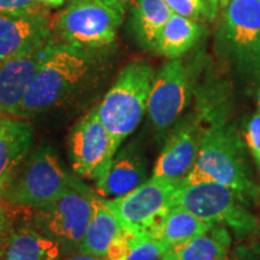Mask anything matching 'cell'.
<instances>
[{"mask_svg":"<svg viewBox=\"0 0 260 260\" xmlns=\"http://www.w3.org/2000/svg\"><path fill=\"white\" fill-rule=\"evenodd\" d=\"M98 50L54 41L16 118H30L75 99L95 75L100 59Z\"/></svg>","mask_w":260,"mask_h":260,"instance_id":"6da1fadb","label":"cell"},{"mask_svg":"<svg viewBox=\"0 0 260 260\" xmlns=\"http://www.w3.org/2000/svg\"><path fill=\"white\" fill-rule=\"evenodd\" d=\"M184 184L214 182L236 191L247 205L256 203L260 188L252 176L245 146L235 129L217 119L204 128L195 162Z\"/></svg>","mask_w":260,"mask_h":260,"instance_id":"7a4b0ae2","label":"cell"},{"mask_svg":"<svg viewBox=\"0 0 260 260\" xmlns=\"http://www.w3.org/2000/svg\"><path fill=\"white\" fill-rule=\"evenodd\" d=\"M154 70L144 60L126 64L96 107L98 116L115 142H122L138 128L147 112L148 95L154 79Z\"/></svg>","mask_w":260,"mask_h":260,"instance_id":"3957f363","label":"cell"},{"mask_svg":"<svg viewBox=\"0 0 260 260\" xmlns=\"http://www.w3.org/2000/svg\"><path fill=\"white\" fill-rule=\"evenodd\" d=\"M175 206L188 210L211 226H225L242 239L260 232V222L249 211V205L236 191L214 182H181Z\"/></svg>","mask_w":260,"mask_h":260,"instance_id":"277c9868","label":"cell"},{"mask_svg":"<svg viewBox=\"0 0 260 260\" xmlns=\"http://www.w3.org/2000/svg\"><path fill=\"white\" fill-rule=\"evenodd\" d=\"M93 193L73 177L59 197L32 210V226L56 241L63 255L79 252L92 214Z\"/></svg>","mask_w":260,"mask_h":260,"instance_id":"5b68a950","label":"cell"},{"mask_svg":"<svg viewBox=\"0 0 260 260\" xmlns=\"http://www.w3.org/2000/svg\"><path fill=\"white\" fill-rule=\"evenodd\" d=\"M71 180L57 152L50 146H41L29 155L19 172L16 171L0 195L14 206L34 210L59 197Z\"/></svg>","mask_w":260,"mask_h":260,"instance_id":"8992f818","label":"cell"},{"mask_svg":"<svg viewBox=\"0 0 260 260\" xmlns=\"http://www.w3.org/2000/svg\"><path fill=\"white\" fill-rule=\"evenodd\" d=\"M123 15L124 6L117 0H69L57 31L65 44L103 48L115 41Z\"/></svg>","mask_w":260,"mask_h":260,"instance_id":"52a82bcc","label":"cell"},{"mask_svg":"<svg viewBox=\"0 0 260 260\" xmlns=\"http://www.w3.org/2000/svg\"><path fill=\"white\" fill-rule=\"evenodd\" d=\"M218 46L239 67L260 71V0H230L224 8L218 30Z\"/></svg>","mask_w":260,"mask_h":260,"instance_id":"ba28073f","label":"cell"},{"mask_svg":"<svg viewBox=\"0 0 260 260\" xmlns=\"http://www.w3.org/2000/svg\"><path fill=\"white\" fill-rule=\"evenodd\" d=\"M181 181L152 176L130 193L105 199L126 230L140 234L151 230L175 206Z\"/></svg>","mask_w":260,"mask_h":260,"instance_id":"9c48e42d","label":"cell"},{"mask_svg":"<svg viewBox=\"0 0 260 260\" xmlns=\"http://www.w3.org/2000/svg\"><path fill=\"white\" fill-rule=\"evenodd\" d=\"M118 151L100 121L96 109L84 115L69 135V153L75 174L89 178L95 184L102 180Z\"/></svg>","mask_w":260,"mask_h":260,"instance_id":"30bf717a","label":"cell"},{"mask_svg":"<svg viewBox=\"0 0 260 260\" xmlns=\"http://www.w3.org/2000/svg\"><path fill=\"white\" fill-rule=\"evenodd\" d=\"M190 83L180 59H171L154 75L147 102V113L153 128L165 133L180 118L189 102Z\"/></svg>","mask_w":260,"mask_h":260,"instance_id":"8fae6325","label":"cell"},{"mask_svg":"<svg viewBox=\"0 0 260 260\" xmlns=\"http://www.w3.org/2000/svg\"><path fill=\"white\" fill-rule=\"evenodd\" d=\"M51 39L50 22L44 11L0 14V64L30 53Z\"/></svg>","mask_w":260,"mask_h":260,"instance_id":"7c38bea8","label":"cell"},{"mask_svg":"<svg viewBox=\"0 0 260 260\" xmlns=\"http://www.w3.org/2000/svg\"><path fill=\"white\" fill-rule=\"evenodd\" d=\"M51 39L45 46L0 64V115L15 117L39 69L53 46Z\"/></svg>","mask_w":260,"mask_h":260,"instance_id":"4fadbf2b","label":"cell"},{"mask_svg":"<svg viewBox=\"0 0 260 260\" xmlns=\"http://www.w3.org/2000/svg\"><path fill=\"white\" fill-rule=\"evenodd\" d=\"M204 133V125L198 118H187L174 130L159 154L153 169V176L182 181L189 174Z\"/></svg>","mask_w":260,"mask_h":260,"instance_id":"5bb4252c","label":"cell"},{"mask_svg":"<svg viewBox=\"0 0 260 260\" xmlns=\"http://www.w3.org/2000/svg\"><path fill=\"white\" fill-rule=\"evenodd\" d=\"M147 181V167L141 153L130 145L117 151L102 180L95 184L103 197L119 198Z\"/></svg>","mask_w":260,"mask_h":260,"instance_id":"9a60e30c","label":"cell"},{"mask_svg":"<svg viewBox=\"0 0 260 260\" xmlns=\"http://www.w3.org/2000/svg\"><path fill=\"white\" fill-rule=\"evenodd\" d=\"M32 140L34 132L30 123L22 118H3L0 125V190L24 161Z\"/></svg>","mask_w":260,"mask_h":260,"instance_id":"2e32d148","label":"cell"},{"mask_svg":"<svg viewBox=\"0 0 260 260\" xmlns=\"http://www.w3.org/2000/svg\"><path fill=\"white\" fill-rule=\"evenodd\" d=\"M102 195L93 193L92 214L79 253L106 256L113 242L125 232Z\"/></svg>","mask_w":260,"mask_h":260,"instance_id":"e0dca14e","label":"cell"},{"mask_svg":"<svg viewBox=\"0 0 260 260\" xmlns=\"http://www.w3.org/2000/svg\"><path fill=\"white\" fill-rule=\"evenodd\" d=\"M60 246L31 225L12 229L0 247V260H60Z\"/></svg>","mask_w":260,"mask_h":260,"instance_id":"ac0fdd59","label":"cell"},{"mask_svg":"<svg viewBox=\"0 0 260 260\" xmlns=\"http://www.w3.org/2000/svg\"><path fill=\"white\" fill-rule=\"evenodd\" d=\"M232 241L225 226L214 225L201 235L169 247L161 260H219L230 252Z\"/></svg>","mask_w":260,"mask_h":260,"instance_id":"d6986e66","label":"cell"},{"mask_svg":"<svg viewBox=\"0 0 260 260\" xmlns=\"http://www.w3.org/2000/svg\"><path fill=\"white\" fill-rule=\"evenodd\" d=\"M203 29L199 22L172 14L159 31L153 50L170 59H178L197 44Z\"/></svg>","mask_w":260,"mask_h":260,"instance_id":"ffe728a7","label":"cell"},{"mask_svg":"<svg viewBox=\"0 0 260 260\" xmlns=\"http://www.w3.org/2000/svg\"><path fill=\"white\" fill-rule=\"evenodd\" d=\"M211 228L212 226L210 224L198 218L188 210L174 206L162 217L160 222L147 233L171 247L187 241L191 237L201 235Z\"/></svg>","mask_w":260,"mask_h":260,"instance_id":"44dd1931","label":"cell"},{"mask_svg":"<svg viewBox=\"0 0 260 260\" xmlns=\"http://www.w3.org/2000/svg\"><path fill=\"white\" fill-rule=\"evenodd\" d=\"M171 15L165 0H136L132 22L140 44L153 50L159 31Z\"/></svg>","mask_w":260,"mask_h":260,"instance_id":"7402d4cb","label":"cell"},{"mask_svg":"<svg viewBox=\"0 0 260 260\" xmlns=\"http://www.w3.org/2000/svg\"><path fill=\"white\" fill-rule=\"evenodd\" d=\"M172 14L195 22L212 21L218 10V0H165Z\"/></svg>","mask_w":260,"mask_h":260,"instance_id":"603a6c76","label":"cell"},{"mask_svg":"<svg viewBox=\"0 0 260 260\" xmlns=\"http://www.w3.org/2000/svg\"><path fill=\"white\" fill-rule=\"evenodd\" d=\"M168 248L167 243L149 233H140L133 237L129 251L122 260H161Z\"/></svg>","mask_w":260,"mask_h":260,"instance_id":"cb8c5ba5","label":"cell"},{"mask_svg":"<svg viewBox=\"0 0 260 260\" xmlns=\"http://www.w3.org/2000/svg\"><path fill=\"white\" fill-rule=\"evenodd\" d=\"M245 140L247 148L260 175V111L255 112L247 123Z\"/></svg>","mask_w":260,"mask_h":260,"instance_id":"d4e9b609","label":"cell"},{"mask_svg":"<svg viewBox=\"0 0 260 260\" xmlns=\"http://www.w3.org/2000/svg\"><path fill=\"white\" fill-rule=\"evenodd\" d=\"M42 4L39 0H0V14L40 12Z\"/></svg>","mask_w":260,"mask_h":260,"instance_id":"484cf974","label":"cell"},{"mask_svg":"<svg viewBox=\"0 0 260 260\" xmlns=\"http://www.w3.org/2000/svg\"><path fill=\"white\" fill-rule=\"evenodd\" d=\"M12 229H14V225L11 224L9 214L5 211V207L0 204V247L8 240Z\"/></svg>","mask_w":260,"mask_h":260,"instance_id":"4316f807","label":"cell"},{"mask_svg":"<svg viewBox=\"0 0 260 260\" xmlns=\"http://www.w3.org/2000/svg\"><path fill=\"white\" fill-rule=\"evenodd\" d=\"M219 260H256V255L247 249L246 247L239 246L234 249L233 252H229L224 258Z\"/></svg>","mask_w":260,"mask_h":260,"instance_id":"83f0119b","label":"cell"},{"mask_svg":"<svg viewBox=\"0 0 260 260\" xmlns=\"http://www.w3.org/2000/svg\"><path fill=\"white\" fill-rule=\"evenodd\" d=\"M60 260H109L105 256H98L90 254H83V253H74V254H65L61 256Z\"/></svg>","mask_w":260,"mask_h":260,"instance_id":"f1b7e54d","label":"cell"},{"mask_svg":"<svg viewBox=\"0 0 260 260\" xmlns=\"http://www.w3.org/2000/svg\"><path fill=\"white\" fill-rule=\"evenodd\" d=\"M42 5L52 6V8H58V6L63 5L65 0H39Z\"/></svg>","mask_w":260,"mask_h":260,"instance_id":"f546056e","label":"cell"},{"mask_svg":"<svg viewBox=\"0 0 260 260\" xmlns=\"http://www.w3.org/2000/svg\"><path fill=\"white\" fill-rule=\"evenodd\" d=\"M252 251L256 256H258V258H260V241H256V242L253 243Z\"/></svg>","mask_w":260,"mask_h":260,"instance_id":"4dcf8cb0","label":"cell"},{"mask_svg":"<svg viewBox=\"0 0 260 260\" xmlns=\"http://www.w3.org/2000/svg\"><path fill=\"white\" fill-rule=\"evenodd\" d=\"M218 2H219V5L222 6V8L224 9V8H225V6H226L228 4H229V2H230V0H218Z\"/></svg>","mask_w":260,"mask_h":260,"instance_id":"1f68e13d","label":"cell"},{"mask_svg":"<svg viewBox=\"0 0 260 260\" xmlns=\"http://www.w3.org/2000/svg\"><path fill=\"white\" fill-rule=\"evenodd\" d=\"M258 105H259V111H260V89H259V94H258Z\"/></svg>","mask_w":260,"mask_h":260,"instance_id":"d6a6232c","label":"cell"},{"mask_svg":"<svg viewBox=\"0 0 260 260\" xmlns=\"http://www.w3.org/2000/svg\"><path fill=\"white\" fill-rule=\"evenodd\" d=\"M3 118H4V117H2V116H0V125H2V122H3Z\"/></svg>","mask_w":260,"mask_h":260,"instance_id":"836d02e7","label":"cell"},{"mask_svg":"<svg viewBox=\"0 0 260 260\" xmlns=\"http://www.w3.org/2000/svg\"><path fill=\"white\" fill-rule=\"evenodd\" d=\"M117 2H121V3H124V2H128V0H117Z\"/></svg>","mask_w":260,"mask_h":260,"instance_id":"e575fe53","label":"cell"}]
</instances>
